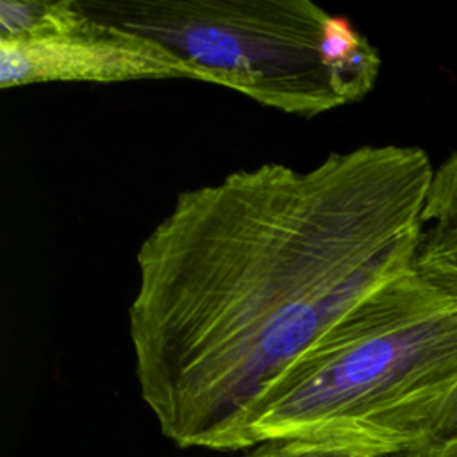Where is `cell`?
<instances>
[{
    "instance_id": "obj_6",
    "label": "cell",
    "mask_w": 457,
    "mask_h": 457,
    "mask_svg": "<svg viewBox=\"0 0 457 457\" xmlns=\"http://www.w3.org/2000/svg\"><path fill=\"white\" fill-rule=\"evenodd\" d=\"M414 264L457 280V227L450 230H423Z\"/></svg>"
},
{
    "instance_id": "obj_9",
    "label": "cell",
    "mask_w": 457,
    "mask_h": 457,
    "mask_svg": "<svg viewBox=\"0 0 457 457\" xmlns=\"http://www.w3.org/2000/svg\"><path fill=\"white\" fill-rule=\"evenodd\" d=\"M393 457H457V448H436V446H421L411 452H403Z\"/></svg>"
},
{
    "instance_id": "obj_4",
    "label": "cell",
    "mask_w": 457,
    "mask_h": 457,
    "mask_svg": "<svg viewBox=\"0 0 457 457\" xmlns=\"http://www.w3.org/2000/svg\"><path fill=\"white\" fill-rule=\"evenodd\" d=\"M136 79L202 80L195 66L161 43L98 20L87 9L84 20L66 32L34 39H0V86L4 89L55 80L123 82Z\"/></svg>"
},
{
    "instance_id": "obj_1",
    "label": "cell",
    "mask_w": 457,
    "mask_h": 457,
    "mask_svg": "<svg viewBox=\"0 0 457 457\" xmlns=\"http://www.w3.org/2000/svg\"><path fill=\"white\" fill-rule=\"evenodd\" d=\"M434 168L364 145L182 191L136 253L129 336L143 402L175 445L248 450L252 416L355 303L409 270Z\"/></svg>"
},
{
    "instance_id": "obj_2",
    "label": "cell",
    "mask_w": 457,
    "mask_h": 457,
    "mask_svg": "<svg viewBox=\"0 0 457 457\" xmlns=\"http://www.w3.org/2000/svg\"><path fill=\"white\" fill-rule=\"evenodd\" d=\"M457 402V280L412 264L311 345L257 405L268 441L393 457L430 443Z\"/></svg>"
},
{
    "instance_id": "obj_7",
    "label": "cell",
    "mask_w": 457,
    "mask_h": 457,
    "mask_svg": "<svg viewBox=\"0 0 457 457\" xmlns=\"http://www.w3.org/2000/svg\"><path fill=\"white\" fill-rule=\"evenodd\" d=\"M237 457H380V455L368 450L339 446V445L309 443V441H268L245 450Z\"/></svg>"
},
{
    "instance_id": "obj_8",
    "label": "cell",
    "mask_w": 457,
    "mask_h": 457,
    "mask_svg": "<svg viewBox=\"0 0 457 457\" xmlns=\"http://www.w3.org/2000/svg\"><path fill=\"white\" fill-rule=\"evenodd\" d=\"M425 446H436V448H457V402L448 411L445 420L441 421L439 428L436 430L434 437Z\"/></svg>"
},
{
    "instance_id": "obj_3",
    "label": "cell",
    "mask_w": 457,
    "mask_h": 457,
    "mask_svg": "<svg viewBox=\"0 0 457 457\" xmlns=\"http://www.w3.org/2000/svg\"><path fill=\"white\" fill-rule=\"evenodd\" d=\"M95 18L146 36L202 82L316 116L362 100L380 54L346 18L309 0H82Z\"/></svg>"
},
{
    "instance_id": "obj_5",
    "label": "cell",
    "mask_w": 457,
    "mask_h": 457,
    "mask_svg": "<svg viewBox=\"0 0 457 457\" xmlns=\"http://www.w3.org/2000/svg\"><path fill=\"white\" fill-rule=\"evenodd\" d=\"M423 228L436 230L457 227V150L434 168L421 212Z\"/></svg>"
}]
</instances>
